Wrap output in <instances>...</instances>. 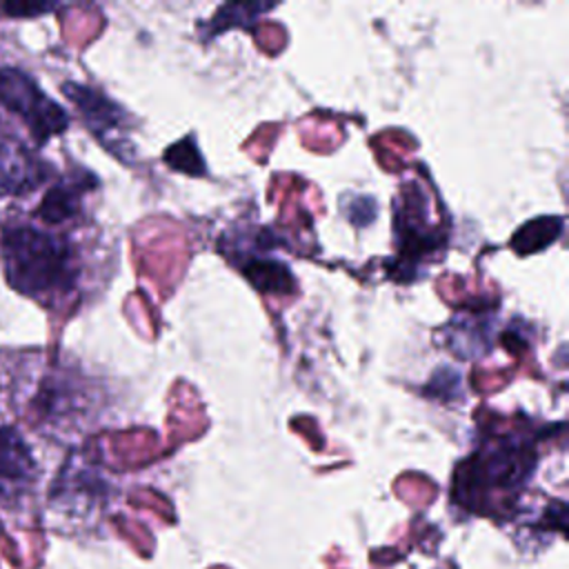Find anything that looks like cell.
<instances>
[{
	"instance_id": "7",
	"label": "cell",
	"mask_w": 569,
	"mask_h": 569,
	"mask_svg": "<svg viewBox=\"0 0 569 569\" xmlns=\"http://www.w3.org/2000/svg\"><path fill=\"white\" fill-rule=\"evenodd\" d=\"M242 271L262 291H284L287 284H293L287 264L273 260H247L242 264Z\"/></svg>"
},
{
	"instance_id": "2",
	"label": "cell",
	"mask_w": 569,
	"mask_h": 569,
	"mask_svg": "<svg viewBox=\"0 0 569 569\" xmlns=\"http://www.w3.org/2000/svg\"><path fill=\"white\" fill-rule=\"evenodd\" d=\"M0 102L27 122L38 142L64 131L69 124L67 111L53 102L29 73L16 67L0 69Z\"/></svg>"
},
{
	"instance_id": "4",
	"label": "cell",
	"mask_w": 569,
	"mask_h": 569,
	"mask_svg": "<svg viewBox=\"0 0 569 569\" xmlns=\"http://www.w3.org/2000/svg\"><path fill=\"white\" fill-rule=\"evenodd\" d=\"M64 93L67 98L78 107V111L82 113L87 127L104 140V144L113 142L120 138L122 129H124V113L118 104H113L107 96H102L100 91L91 89V87H82L76 82H67L64 84Z\"/></svg>"
},
{
	"instance_id": "1",
	"label": "cell",
	"mask_w": 569,
	"mask_h": 569,
	"mask_svg": "<svg viewBox=\"0 0 569 569\" xmlns=\"http://www.w3.org/2000/svg\"><path fill=\"white\" fill-rule=\"evenodd\" d=\"M0 253L9 284L40 302L69 293L78 280L76 251L58 233L31 224L9 227L2 233Z\"/></svg>"
},
{
	"instance_id": "8",
	"label": "cell",
	"mask_w": 569,
	"mask_h": 569,
	"mask_svg": "<svg viewBox=\"0 0 569 569\" xmlns=\"http://www.w3.org/2000/svg\"><path fill=\"white\" fill-rule=\"evenodd\" d=\"M49 7L40 4V7H7V11H47Z\"/></svg>"
},
{
	"instance_id": "3",
	"label": "cell",
	"mask_w": 569,
	"mask_h": 569,
	"mask_svg": "<svg viewBox=\"0 0 569 569\" xmlns=\"http://www.w3.org/2000/svg\"><path fill=\"white\" fill-rule=\"evenodd\" d=\"M36 478V460L24 438L0 425V505L18 500Z\"/></svg>"
},
{
	"instance_id": "6",
	"label": "cell",
	"mask_w": 569,
	"mask_h": 569,
	"mask_svg": "<svg viewBox=\"0 0 569 569\" xmlns=\"http://www.w3.org/2000/svg\"><path fill=\"white\" fill-rule=\"evenodd\" d=\"M80 193H82L80 184L67 182V180L62 182V180H60L58 184H53V187L47 191L44 200H42L40 207H38V216H40L44 222H49V224H58V222H62V220L76 216V213H78Z\"/></svg>"
},
{
	"instance_id": "5",
	"label": "cell",
	"mask_w": 569,
	"mask_h": 569,
	"mask_svg": "<svg viewBox=\"0 0 569 569\" xmlns=\"http://www.w3.org/2000/svg\"><path fill=\"white\" fill-rule=\"evenodd\" d=\"M49 167L18 142H0V196H18L36 189Z\"/></svg>"
}]
</instances>
